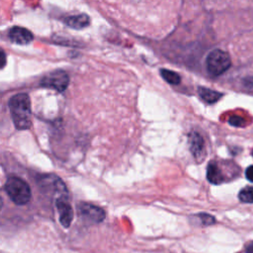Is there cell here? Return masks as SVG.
I'll use <instances>...</instances> for the list:
<instances>
[{
    "mask_svg": "<svg viewBox=\"0 0 253 253\" xmlns=\"http://www.w3.org/2000/svg\"><path fill=\"white\" fill-rule=\"evenodd\" d=\"M6 64V54L4 51L0 50V68L4 67Z\"/></svg>",
    "mask_w": 253,
    "mask_h": 253,
    "instance_id": "obj_17",
    "label": "cell"
},
{
    "mask_svg": "<svg viewBox=\"0 0 253 253\" xmlns=\"http://www.w3.org/2000/svg\"><path fill=\"white\" fill-rule=\"evenodd\" d=\"M238 198L242 203H246V204H252L253 203V187H245L243 188L239 194H238Z\"/></svg>",
    "mask_w": 253,
    "mask_h": 253,
    "instance_id": "obj_13",
    "label": "cell"
},
{
    "mask_svg": "<svg viewBox=\"0 0 253 253\" xmlns=\"http://www.w3.org/2000/svg\"><path fill=\"white\" fill-rule=\"evenodd\" d=\"M9 38L14 43L17 44H28L34 40L33 34L23 27L12 28L9 33Z\"/></svg>",
    "mask_w": 253,
    "mask_h": 253,
    "instance_id": "obj_7",
    "label": "cell"
},
{
    "mask_svg": "<svg viewBox=\"0 0 253 253\" xmlns=\"http://www.w3.org/2000/svg\"><path fill=\"white\" fill-rule=\"evenodd\" d=\"M9 109L15 126L18 129H28L32 125V108L30 97L25 94H17L9 101Z\"/></svg>",
    "mask_w": 253,
    "mask_h": 253,
    "instance_id": "obj_1",
    "label": "cell"
},
{
    "mask_svg": "<svg viewBox=\"0 0 253 253\" xmlns=\"http://www.w3.org/2000/svg\"><path fill=\"white\" fill-rule=\"evenodd\" d=\"M189 142H190V149L194 156L199 157L203 150H204V139L198 132H191L189 134Z\"/></svg>",
    "mask_w": 253,
    "mask_h": 253,
    "instance_id": "obj_9",
    "label": "cell"
},
{
    "mask_svg": "<svg viewBox=\"0 0 253 253\" xmlns=\"http://www.w3.org/2000/svg\"><path fill=\"white\" fill-rule=\"evenodd\" d=\"M246 252L247 253H253V242L249 243L246 247Z\"/></svg>",
    "mask_w": 253,
    "mask_h": 253,
    "instance_id": "obj_18",
    "label": "cell"
},
{
    "mask_svg": "<svg viewBox=\"0 0 253 253\" xmlns=\"http://www.w3.org/2000/svg\"><path fill=\"white\" fill-rule=\"evenodd\" d=\"M56 209L59 213V222L63 227H69L73 219V210L65 197L56 199Z\"/></svg>",
    "mask_w": 253,
    "mask_h": 253,
    "instance_id": "obj_6",
    "label": "cell"
},
{
    "mask_svg": "<svg viewBox=\"0 0 253 253\" xmlns=\"http://www.w3.org/2000/svg\"><path fill=\"white\" fill-rule=\"evenodd\" d=\"M198 93L201 96V98L209 104L215 103L222 96L221 93L211 90V89H209V88H206V87H199Z\"/></svg>",
    "mask_w": 253,
    "mask_h": 253,
    "instance_id": "obj_11",
    "label": "cell"
},
{
    "mask_svg": "<svg viewBox=\"0 0 253 253\" xmlns=\"http://www.w3.org/2000/svg\"><path fill=\"white\" fill-rule=\"evenodd\" d=\"M65 24L73 29H82L90 24V19L86 14L73 15L65 18Z\"/></svg>",
    "mask_w": 253,
    "mask_h": 253,
    "instance_id": "obj_8",
    "label": "cell"
},
{
    "mask_svg": "<svg viewBox=\"0 0 253 253\" xmlns=\"http://www.w3.org/2000/svg\"><path fill=\"white\" fill-rule=\"evenodd\" d=\"M68 82L69 77L67 73L63 70L57 69L44 75L41 81V85L46 88L54 89L58 92H62L67 88Z\"/></svg>",
    "mask_w": 253,
    "mask_h": 253,
    "instance_id": "obj_4",
    "label": "cell"
},
{
    "mask_svg": "<svg viewBox=\"0 0 253 253\" xmlns=\"http://www.w3.org/2000/svg\"><path fill=\"white\" fill-rule=\"evenodd\" d=\"M245 176L246 178L250 181V182H253V165L249 166L246 171H245Z\"/></svg>",
    "mask_w": 253,
    "mask_h": 253,
    "instance_id": "obj_16",
    "label": "cell"
},
{
    "mask_svg": "<svg viewBox=\"0 0 253 253\" xmlns=\"http://www.w3.org/2000/svg\"><path fill=\"white\" fill-rule=\"evenodd\" d=\"M2 207H3V201H2V198L0 197V211H1Z\"/></svg>",
    "mask_w": 253,
    "mask_h": 253,
    "instance_id": "obj_19",
    "label": "cell"
},
{
    "mask_svg": "<svg viewBox=\"0 0 253 253\" xmlns=\"http://www.w3.org/2000/svg\"><path fill=\"white\" fill-rule=\"evenodd\" d=\"M228 123L233 126H243L245 125V120L240 116H231L228 119Z\"/></svg>",
    "mask_w": 253,
    "mask_h": 253,
    "instance_id": "obj_14",
    "label": "cell"
},
{
    "mask_svg": "<svg viewBox=\"0 0 253 253\" xmlns=\"http://www.w3.org/2000/svg\"><path fill=\"white\" fill-rule=\"evenodd\" d=\"M78 211L85 220L93 223H99L106 217V212L102 208L89 203H80Z\"/></svg>",
    "mask_w": 253,
    "mask_h": 253,
    "instance_id": "obj_5",
    "label": "cell"
},
{
    "mask_svg": "<svg viewBox=\"0 0 253 253\" xmlns=\"http://www.w3.org/2000/svg\"><path fill=\"white\" fill-rule=\"evenodd\" d=\"M206 64L207 70L211 76H219L230 67L231 60L227 52L221 49H214L207 56Z\"/></svg>",
    "mask_w": 253,
    "mask_h": 253,
    "instance_id": "obj_3",
    "label": "cell"
},
{
    "mask_svg": "<svg viewBox=\"0 0 253 253\" xmlns=\"http://www.w3.org/2000/svg\"><path fill=\"white\" fill-rule=\"evenodd\" d=\"M207 179L210 183L218 185L223 182V176L220 169L214 162H211L207 168Z\"/></svg>",
    "mask_w": 253,
    "mask_h": 253,
    "instance_id": "obj_10",
    "label": "cell"
},
{
    "mask_svg": "<svg viewBox=\"0 0 253 253\" xmlns=\"http://www.w3.org/2000/svg\"><path fill=\"white\" fill-rule=\"evenodd\" d=\"M161 76L163 77V79L165 81H167L169 84L172 85H177L180 83L181 81V77L174 71L172 70H168V69H161L160 70Z\"/></svg>",
    "mask_w": 253,
    "mask_h": 253,
    "instance_id": "obj_12",
    "label": "cell"
},
{
    "mask_svg": "<svg viewBox=\"0 0 253 253\" xmlns=\"http://www.w3.org/2000/svg\"><path fill=\"white\" fill-rule=\"evenodd\" d=\"M201 218H202V222L204 224H211L214 222V217H212L211 215L210 214H207V213H203L200 215Z\"/></svg>",
    "mask_w": 253,
    "mask_h": 253,
    "instance_id": "obj_15",
    "label": "cell"
},
{
    "mask_svg": "<svg viewBox=\"0 0 253 253\" xmlns=\"http://www.w3.org/2000/svg\"><path fill=\"white\" fill-rule=\"evenodd\" d=\"M5 190L10 199L16 205H26L32 196L30 186L23 179L12 176L8 178L5 184Z\"/></svg>",
    "mask_w": 253,
    "mask_h": 253,
    "instance_id": "obj_2",
    "label": "cell"
}]
</instances>
